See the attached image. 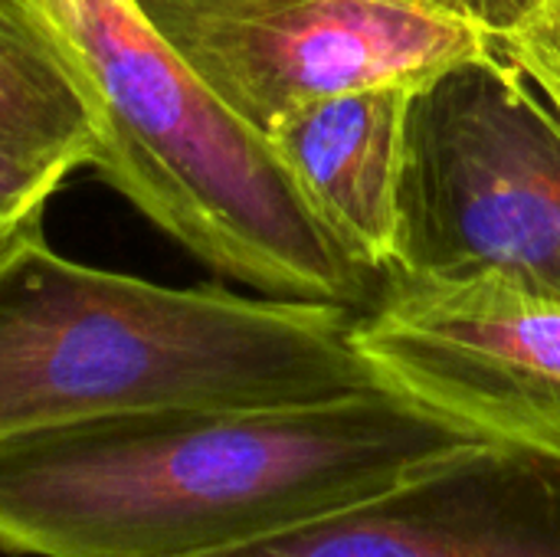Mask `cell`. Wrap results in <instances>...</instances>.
Listing matches in <instances>:
<instances>
[{"label":"cell","instance_id":"obj_11","mask_svg":"<svg viewBox=\"0 0 560 557\" xmlns=\"http://www.w3.org/2000/svg\"><path fill=\"white\" fill-rule=\"evenodd\" d=\"M69 174V167H33L0 158V223L46 217L49 200L59 194Z\"/></svg>","mask_w":560,"mask_h":557},{"label":"cell","instance_id":"obj_5","mask_svg":"<svg viewBox=\"0 0 560 557\" xmlns=\"http://www.w3.org/2000/svg\"><path fill=\"white\" fill-rule=\"evenodd\" d=\"M184 62L256 131L368 85L427 82L495 49V33L433 0H138Z\"/></svg>","mask_w":560,"mask_h":557},{"label":"cell","instance_id":"obj_1","mask_svg":"<svg viewBox=\"0 0 560 557\" xmlns=\"http://www.w3.org/2000/svg\"><path fill=\"white\" fill-rule=\"evenodd\" d=\"M381 391L262 410H135L0 440V548L203 557L384 499L482 453Z\"/></svg>","mask_w":560,"mask_h":557},{"label":"cell","instance_id":"obj_9","mask_svg":"<svg viewBox=\"0 0 560 557\" xmlns=\"http://www.w3.org/2000/svg\"><path fill=\"white\" fill-rule=\"evenodd\" d=\"M95 112L62 43L30 0H0V158L89 167Z\"/></svg>","mask_w":560,"mask_h":557},{"label":"cell","instance_id":"obj_10","mask_svg":"<svg viewBox=\"0 0 560 557\" xmlns=\"http://www.w3.org/2000/svg\"><path fill=\"white\" fill-rule=\"evenodd\" d=\"M495 46L560 115V0H528V7L495 33Z\"/></svg>","mask_w":560,"mask_h":557},{"label":"cell","instance_id":"obj_7","mask_svg":"<svg viewBox=\"0 0 560 557\" xmlns=\"http://www.w3.org/2000/svg\"><path fill=\"white\" fill-rule=\"evenodd\" d=\"M203 557H560V463L486 446L368 506Z\"/></svg>","mask_w":560,"mask_h":557},{"label":"cell","instance_id":"obj_4","mask_svg":"<svg viewBox=\"0 0 560 557\" xmlns=\"http://www.w3.org/2000/svg\"><path fill=\"white\" fill-rule=\"evenodd\" d=\"M387 276L499 279L560 302V115L499 46L413 95Z\"/></svg>","mask_w":560,"mask_h":557},{"label":"cell","instance_id":"obj_2","mask_svg":"<svg viewBox=\"0 0 560 557\" xmlns=\"http://www.w3.org/2000/svg\"><path fill=\"white\" fill-rule=\"evenodd\" d=\"M377 387L354 309L161 286L56 253L0 256V440L135 410H262Z\"/></svg>","mask_w":560,"mask_h":557},{"label":"cell","instance_id":"obj_3","mask_svg":"<svg viewBox=\"0 0 560 557\" xmlns=\"http://www.w3.org/2000/svg\"><path fill=\"white\" fill-rule=\"evenodd\" d=\"M95 112L98 177L210 269L361 312L381 289L315 217L262 131L154 30L138 0H30Z\"/></svg>","mask_w":560,"mask_h":557},{"label":"cell","instance_id":"obj_14","mask_svg":"<svg viewBox=\"0 0 560 557\" xmlns=\"http://www.w3.org/2000/svg\"><path fill=\"white\" fill-rule=\"evenodd\" d=\"M502 7L509 10V23H512V20H515V16H518L525 7H528V0H502ZM509 23H505V26H509Z\"/></svg>","mask_w":560,"mask_h":557},{"label":"cell","instance_id":"obj_12","mask_svg":"<svg viewBox=\"0 0 560 557\" xmlns=\"http://www.w3.org/2000/svg\"><path fill=\"white\" fill-rule=\"evenodd\" d=\"M433 3H443L450 10H459V13L486 23L492 33H499L509 23V10L502 7V0H433Z\"/></svg>","mask_w":560,"mask_h":557},{"label":"cell","instance_id":"obj_6","mask_svg":"<svg viewBox=\"0 0 560 557\" xmlns=\"http://www.w3.org/2000/svg\"><path fill=\"white\" fill-rule=\"evenodd\" d=\"M354 348L381 391L560 463V302L499 279L387 276L354 312Z\"/></svg>","mask_w":560,"mask_h":557},{"label":"cell","instance_id":"obj_8","mask_svg":"<svg viewBox=\"0 0 560 557\" xmlns=\"http://www.w3.org/2000/svg\"><path fill=\"white\" fill-rule=\"evenodd\" d=\"M420 85L351 89L302 105L266 131L325 230L381 282L397 259L407 128Z\"/></svg>","mask_w":560,"mask_h":557},{"label":"cell","instance_id":"obj_13","mask_svg":"<svg viewBox=\"0 0 560 557\" xmlns=\"http://www.w3.org/2000/svg\"><path fill=\"white\" fill-rule=\"evenodd\" d=\"M43 220H46V217H33V220H20V223H0V256H3L16 240H23L30 230H39Z\"/></svg>","mask_w":560,"mask_h":557}]
</instances>
